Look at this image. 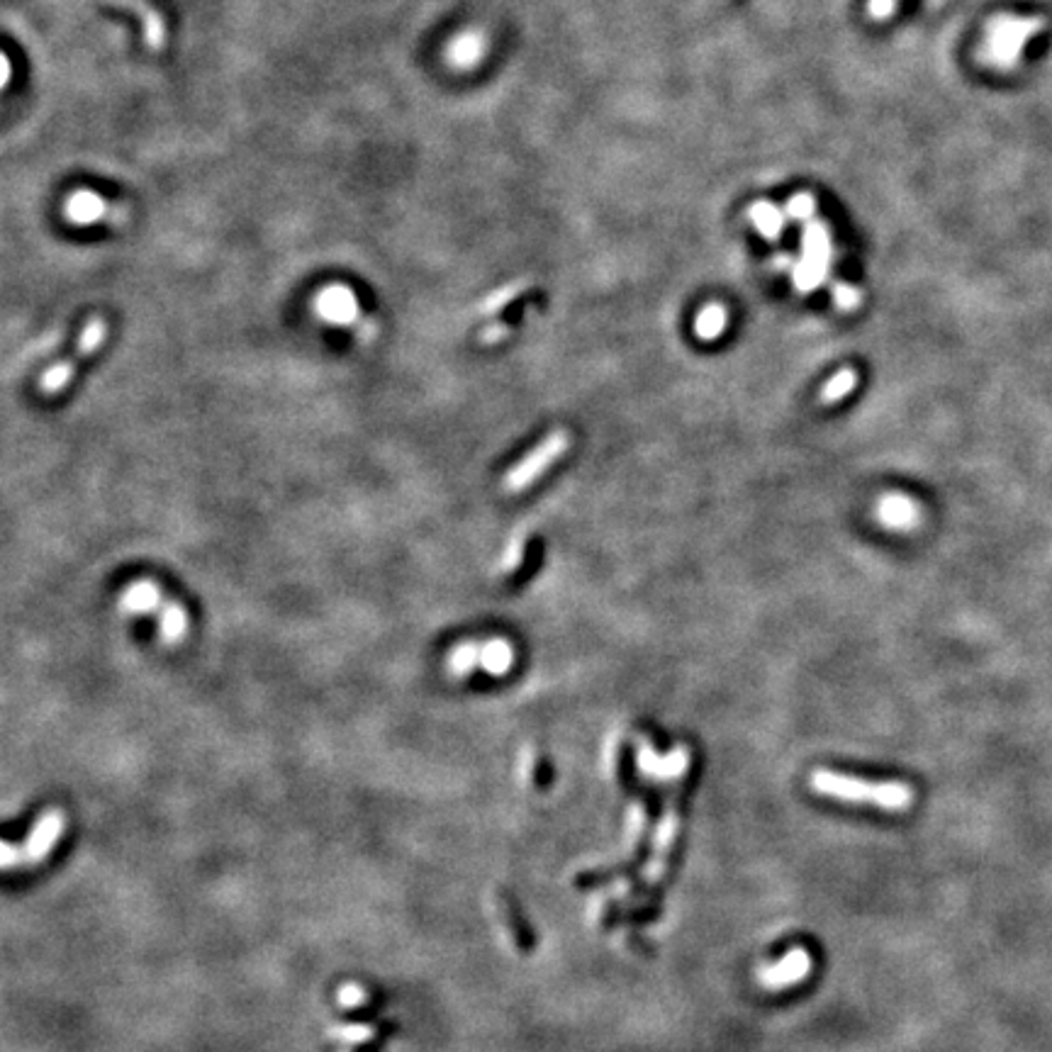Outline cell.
<instances>
[{
    "label": "cell",
    "instance_id": "6da1fadb",
    "mask_svg": "<svg viewBox=\"0 0 1052 1052\" xmlns=\"http://www.w3.org/2000/svg\"><path fill=\"white\" fill-rule=\"evenodd\" d=\"M811 789L826 797L853 804H872L887 811H904L914 802V792L902 782H865L831 770L811 772Z\"/></svg>",
    "mask_w": 1052,
    "mask_h": 1052
},
{
    "label": "cell",
    "instance_id": "7a4b0ae2",
    "mask_svg": "<svg viewBox=\"0 0 1052 1052\" xmlns=\"http://www.w3.org/2000/svg\"><path fill=\"white\" fill-rule=\"evenodd\" d=\"M568 446H570L568 432L556 429L553 434H548L544 441H539V444L534 446V451L526 453L522 461L509 470V473L505 475V480H502V490L512 492V495L514 492L526 490L536 478H541V475H544L565 451H568Z\"/></svg>",
    "mask_w": 1052,
    "mask_h": 1052
},
{
    "label": "cell",
    "instance_id": "3957f363",
    "mask_svg": "<svg viewBox=\"0 0 1052 1052\" xmlns=\"http://www.w3.org/2000/svg\"><path fill=\"white\" fill-rule=\"evenodd\" d=\"M105 337H108V324H105L103 317H91V320L86 322V327L81 329V337H78L76 341L74 354H71L69 358H64V361L54 363V366H49L47 371H44V376L39 378V388H42V393H47V395L61 393V390L71 383V378H74L76 363L86 361L88 356H93L95 351L103 346Z\"/></svg>",
    "mask_w": 1052,
    "mask_h": 1052
},
{
    "label": "cell",
    "instance_id": "277c9868",
    "mask_svg": "<svg viewBox=\"0 0 1052 1052\" xmlns=\"http://www.w3.org/2000/svg\"><path fill=\"white\" fill-rule=\"evenodd\" d=\"M828 263H831V237L821 222H811L804 234V256L794 268V285L802 293H809L816 285L826 281Z\"/></svg>",
    "mask_w": 1052,
    "mask_h": 1052
},
{
    "label": "cell",
    "instance_id": "5b68a950",
    "mask_svg": "<svg viewBox=\"0 0 1052 1052\" xmlns=\"http://www.w3.org/2000/svg\"><path fill=\"white\" fill-rule=\"evenodd\" d=\"M1031 32H1035V25L1028 20H999L989 30L987 57L999 66L1014 64Z\"/></svg>",
    "mask_w": 1052,
    "mask_h": 1052
},
{
    "label": "cell",
    "instance_id": "8992f818",
    "mask_svg": "<svg viewBox=\"0 0 1052 1052\" xmlns=\"http://www.w3.org/2000/svg\"><path fill=\"white\" fill-rule=\"evenodd\" d=\"M64 828L66 814L61 809H47L44 814H39L37 821L30 828V833H27L25 850H22L25 860H30V863H42V860H47V855L52 853L54 846L59 843Z\"/></svg>",
    "mask_w": 1052,
    "mask_h": 1052
},
{
    "label": "cell",
    "instance_id": "52a82bcc",
    "mask_svg": "<svg viewBox=\"0 0 1052 1052\" xmlns=\"http://www.w3.org/2000/svg\"><path fill=\"white\" fill-rule=\"evenodd\" d=\"M687 768H690V751L685 746L675 748L673 753L660 758L651 748V743H639V770L643 775L656 777V780H673V777L685 775Z\"/></svg>",
    "mask_w": 1052,
    "mask_h": 1052
},
{
    "label": "cell",
    "instance_id": "ba28073f",
    "mask_svg": "<svg viewBox=\"0 0 1052 1052\" xmlns=\"http://www.w3.org/2000/svg\"><path fill=\"white\" fill-rule=\"evenodd\" d=\"M811 955L804 948H794L780 962H772L770 967L760 970V982L768 989H782L789 984L799 982L809 975Z\"/></svg>",
    "mask_w": 1052,
    "mask_h": 1052
},
{
    "label": "cell",
    "instance_id": "9c48e42d",
    "mask_svg": "<svg viewBox=\"0 0 1052 1052\" xmlns=\"http://www.w3.org/2000/svg\"><path fill=\"white\" fill-rule=\"evenodd\" d=\"M317 315L332 324H351L358 320V300L346 285H332L317 295Z\"/></svg>",
    "mask_w": 1052,
    "mask_h": 1052
},
{
    "label": "cell",
    "instance_id": "30bf717a",
    "mask_svg": "<svg viewBox=\"0 0 1052 1052\" xmlns=\"http://www.w3.org/2000/svg\"><path fill=\"white\" fill-rule=\"evenodd\" d=\"M877 519L894 531H911L921 522V509L906 495H884L877 505Z\"/></svg>",
    "mask_w": 1052,
    "mask_h": 1052
},
{
    "label": "cell",
    "instance_id": "8fae6325",
    "mask_svg": "<svg viewBox=\"0 0 1052 1052\" xmlns=\"http://www.w3.org/2000/svg\"><path fill=\"white\" fill-rule=\"evenodd\" d=\"M164 602V595H161L159 585H156L154 580H137V583H130V587H125V592L120 595L122 609L130 614H159Z\"/></svg>",
    "mask_w": 1052,
    "mask_h": 1052
},
{
    "label": "cell",
    "instance_id": "7c38bea8",
    "mask_svg": "<svg viewBox=\"0 0 1052 1052\" xmlns=\"http://www.w3.org/2000/svg\"><path fill=\"white\" fill-rule=\"evenodd\" d=\"M105 3L122 5V8H130L134 13L142 15V35L144 42L151 52H159L166 42V25L161 20V15L147 3V0H105Z\"/></svg>",
    "mask_w": 1052,
    "mask_h": 1052
},
{
    "label": "cell",
    "instance_id": "4fadbf2b",
    "mask_svg": "<svg viewBox=\"0 0 1052 1052\" xmlns=\"http://www.w3.org/2000/svg\"><path fill=\"white\" fill-rule=\"evenodd\" d=\"M514 663V648L505 639L480 641V670L488 675H505Z\"/></svg>",
    "mask_w": 1052,
    "mask_h": 1052
},
{
    "label": "cell",
    "instance_id": "5bb4252c",
    "mask_svg": "<svg viewBox=\"0 0 1052 1052\" xmlns=\"http://www.w3.org/2000/svg\"><path fill=\"white\" fill-rule=\"evenodd\" d=\"M188 612L181 602H164L159 609V634L166 643H181L188 634Z\"/></svg>",
    "mask_w": 1052,
    "mask_h": 1052
},
{
    "label": "cell",
    "instance_id": "9a60e30c",
    "mask_svg": "<svg viewBox=\"0 0 1052 1052\" xmlns=\"http://www.w3.org/2000/svg\"><path fill=\"white\" fill-rule=\"evenodd\" d=\"M446 668L453 677H466L480 668V641H461L446 656Z\"/></svg>",
    "mask_w": 1052,
    "mask_h": 1052
},
{
    "label": "cell",
    "instance_id": "2e32d148",
    "mask_svg": "<svg viewBox=\"0 0 1052 1052\" xmlns=\"http://www.w3.org/2000/svg\"><path fill=\"white\" fill-rule=\"evenodd\" d=\"M726 324H729V312H726V307L719 305V302H712V305H707L697 315L695 332L699 339L712 341V339H719L721 334H724Z\"/></svg>",
    "mask_w": 1052,
    "mask_h": 1052
},
{
    "label": "cell",
    "instance_id": "e0dca14e",
    "mask_svg": "<svg viewBox=\"0 0 1052 1052\" xmlns=\"http://www.w3.org/2000/svg\"><path fill=\"white\" fill-rule=\"evenodd\" d=\"M855 385H858V373H855L853 368H843V371H838L836 376L824 385V390H821V405H836L838 400H843V397L853 393Z\"/></svg>",
    "mask_w": 1052,
    "mask_h": 1052
},
{
    "label": "cell",
    "instance_id": "ac0fdd59",
    "mask_svg": "<svg viewBox=\"0 0 1052 1052\" xmlns=\"http://www.w3.org/2000/svg\"><path fill=\"white\" fill-rule=\"evenodd\" d=\"M329 1038H334L344 1048H356V1045L371 1043L376 1038V1028L368 1023H339L329 1031Z\"/></svg>",
    "mask_w": 1052,
    "mask_h": 1052
},
{
    "label": "cell",
    "instance_id": "d6986e66",
    "mask_svg": "<svg viewBox=\"0 0 1052 1052\" xmlns=\"http://www.w3.org/2000/svg\"><path fill=\"white\" fill-rule=\"evenodd\" d=\"M751 220H753V225L758 227V232L768 239L780 237L782 225H785V222H782L780 210L770 203H755L751 207Z\"/></svg>",
    "mask_w": 1052,
    "mask_h": 1052
},
{
    "label": "cell",
    "instance_id": "ffe728a7",
    "mask_svg": "<svg viewBox=\"0 0 1052 1052\" xmlns=\"http://www.w3.org/2000/svg\"><path fill=\"white\" fill-rule=\"evenodd\" d=\"M524 288H526L524 281L505 285V288H500V290H497V293H492L490 298H485L483 302H480L478 315H495V312H500L502 307L507 305V302H512L514 298H517V295L522 293Z\"/></svg>",
    "mask_w": 1052,
    "mask_h": 1052
},
{
    "label": "cell",
    "instance_id": "44dd1931",
    "mask_svg": "<svg viewBox=\"0 0 1052 1052\" xmlns=\"http://www.w3.org/2000/svg\"><path fill=\"white\" fill-rule=\"evenodd\" d=\"M524 551H526V536L522 534V531H517V534L509 539L505 556H502V561H500L502 573H514V570H517L524 561Z\"/></svg>",
    "mask_w": 1052,
    "mask_h": 1052
},
{
    "label": "cell",
    "instance_id": "7402d4cb",
    "mask_svg": "<svg viewBox=\"0 0 1052 1052\" xmlns=\"http://www.w3.org/2000/svg\"><path fill=\"white\" fill-rule=\"evenodd\" d=\"M337 1001H339L341 1009H358V1006L366 1004L368 994H366V989L361 987V984L349 982V984H344V987H341L339 992H337Z\"/></svg>",
    "mask_w": 1052,
    "mask_h": 1052
},
{
    "label": "cell",
    "instance_id": "603a6c76",
    "mask_svg": "<svg viewBox=\"0 0 1052 1052\" xmlns=\"http://www.w3.org/2000/svg\"><path fill=\"white\" fill-rule=\"evenodd\" d=\"M833 302H836L841 310H855V307L863 302V295H860L858 288H853V285H833Z\"/></svg>",
    "mask_w": 1052,
    "mask_h": 1052
},
{
    "label": "cell",
    "instance_id": "cb8c5ba5",
    "mask_svg": "<svg viewBox=\"0 0 1052 1052\" xmlns=\"http://www.w3.org/2000/svg\"><path fill=\"white\" fill-rule=\"evenodd\" d=\"M787 212L794 217V220H799V217H802V220H804V217H809L811 212H814V198H811V195H807V193L797 195V198L789 200Z\"/></svg>",
    "mask_w": 1052,
    "mask_h": 1052
},
{
    "label": "cell",
    "instance_id": "d4e9b609",
    "mask_svg": "<svg viewBox=\"0 0 1052 1052\" xmlns=\"http://www.w3.org/2000/svg\"><path fill=\"white\" fill-rule=\"evenodd\" d=\"M509 332H512V329H509L507 324H492V327H485L483 332H480V344H497V341H505L509 337Z\"/></svg>",
    "mask_w": 1052,
    "mask_h": 1052
},
{
    "label": "cell",
    "instance_id": "484cf974",
    "mask_svg": "<svg viewBox=\"0 0 1052 1052\" xmlns=\"http://www.w3.org/2000/svg\"><path fill=\"white\" fill-rule=\"evenodd\" d=\"M867 10L875 20H887L897 10V0H870Z\"/></svg>",
    "mask_w": 1052,
    "mask_h": 1052
},
{
    "label": "cell",
    "instance_id": "4316f807",
    "mask_svg": "<svg viewBox=\"0 0 1052 1052\" xmlns=\"http://www.w3.org/2000/svg\"><path fill=\"white\" fill-rule=\"evenodd\" d=\"M20 855H22L20 848H15L13 843H10V841L3 843V867H13L15 863H20V860H22Z\"/></svg>",
    "mask_w": 1052,
    "mask_h": 1052
}]
</instances>
